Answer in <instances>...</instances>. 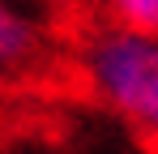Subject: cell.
<instances>
[{"instance_id":"2","label":"cell","mask_w":158,"mask_h":154,"mask_svg":"<svg viewBox=\"0 0 158 154\" xmlns=\"http://www.w3.org/2000/svg\"><path fill=\"white\" fill-rule=\"evenodd\" d=\"M43 60V26L17 0H0V81L30 73Z\"/></svg>"},{"instance_id":"1","label":"cell","mask_w":158,"mask_h":154,"mask_svg":"<svg viewBox=\"0 0 158 154\" xmlns=\"http://www.w3.org/2000/svg\"><path fill=\"white\" fill-rule=\"evenodd\" d=\"M81 73L111 116L158 146V39L103 26L81 43Z\"/></svg>"},{"instance_id":"3","label":"cell","mask_w":158,"mask_h":154,"mask_svg":"<svg viewBox=\"0 0 158 154\" xmlns=\"http://www.w3.org/2000/svg\"><path fill=\"white\" fill-rule=\"evenodd\" d=\"M111 26L128 30V34H150L158 39V0H103Z\"/></svg>"}]
</instances>
